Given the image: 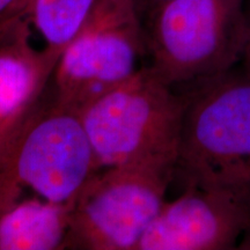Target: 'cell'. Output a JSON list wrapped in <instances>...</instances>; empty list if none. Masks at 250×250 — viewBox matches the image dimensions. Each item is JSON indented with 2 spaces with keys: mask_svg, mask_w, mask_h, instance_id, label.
Returning <instances> with one entry per match:
<instances>
[{
  "mask_svg": "<svg viewBox=\"0 0 250 250\" xmlns=\"http://www.w3.org/2000/svg\"><path fill=\"white\" fill-rule=\"evenodd\" d=\"M27 12L0 24V152L45 93L59 55L36 49Z\"/></svg>",
  "mask_w": 250,
  "mask_h": 250,
  "instance_id": "obj_8",
  "label": "cell"
},
{
  "mask_svg": "<svg viewBox=\"0 0 250 250\" xmlns=\"http://www.w3.org/2000/svg\"><path fill=\"white\" fill-rule=\"evenodd\" d=\"M176 89L186 105L174 180L184 188L250 184V77L234 67Z\"/></svg>",
  "mask_w": 250,
  "mask_h": 250,
  "instance_id": "obj_3",
  "label": "cell"
},
{
  "mask_svg": "<svg viewBox=\"0 0 250 250\" xmlns=\"http://www.w3.org/2000/svg\"><path fill=\"white\" fill-rule=\"evenodd\" d=\"M100 169L80 112L58 102L49 85L0 152V211L26 188L73 205Z\"/></svg>",
  "mask_w": 250,
  "mask_h": 250,
  "instance_id": "obj_1",
  "label": "cell"
},
{
  "mask_svg": "<svg viewBox=\"0 0 250 250\" xmlns=\"http://www.w3.org/2000/svg\"><path fill=\"white\" fill-rule=\"evenodd\" d=\"M30 0H0V24L14 15L28 12Z\"/></svg>",
  "mask_w": 250,
  "mask_h": 250,
  "instance_id": "obj_11",
  "label": "cell"
},
{
  "mask_svg": "<svg viewBox=\"0 0 250 250\" xmlns=\"http://www.w3.org/2000/svg\"><path fill=\"white\" fill-rule=\"evenodd\" d=\"M96 0H30L28 19L44 42L61 56L85 23Z\"/></svg>",
  "mask_w": 250,
  "mask_h": 250,
  "instance_id": "obj_10",
  "label": "cell"
},
{
  "mask_svg": "<svg viewBox=\"0 0 250 250\" xmlns=\"http://www.w3.org/2000/svg\"><path fill=\"white\" fill-rule=\"evenodd\" d=\"M173 180L151 166L98 170L72 205L65 249L136 250Z\"/></svg>",
  "mask_w": 250,
  "mask_h": 250,
  "instance_id": "obj_6",
  "label": "cell"
},
{
  "mask_svg": "<svg viewBox=\"0 0 250 250\" xmlns=\"http://www.w3.org/2000/svg\"><path fill=\"white\" fill-rule=\"evenodd\" d=\"M184 96L148 66L100 96L80 116L100 168L151 166L174 175Z\"/></svg>",
  "mask_w": 250,
  "mask_h": 250,
  "instance_id": "obj_2",
  "label": "cell"
},
{
  "mask_svg": "<svg viewBox=\"0 0 250 250\" xmlns=\"http://www.w3.org/2000/svg\"><path fill=\"white\" fill-rule=\"evenodd\" d=\"M72 205L20 198L0 211V250H62Z\"/></svg>",
  "mask_w": 250,
  "mask_h": 250,
  "instance_id": "obj_9",
  "label": "cell"
},
{
  "mask_svg": "<svg viewBox=\"0 0 250 250\" xmlns=\"http://www.w3.org/2000/svg\"><path fill=\"white\" fill-rule=\"evenodd\" d=\"M144 55L145 33L136 0H96L59 56L50 87L58 102L80 112L136 73Z\"/></svg>",
  "mask_w": 250,
  "mask_h": 250,
  "instance_id": "obj_5",
  "label": "cell"
},
{
  "mask_svg": "<svg viewBox=\"0 0 250 250\" xmlns=\"http://www.w3.org/2000/svg\"><path fill=\"white\" fill-rule=\"evenodd\" d=\"M168 1V0H136L137 6H138V9L140 14L146 15L148 12H151L153 8L158 7L159 5L164 4V2Z\"/></svg>",
  "mask_w": 250,
  "mask_h": 250,
  "instance_id": "obj_13",
  "label": "cell"
},
{
  "mask_svg": "<svg viewBox=\"0 0 250 250\" xmlns=\"http://www.w3.org/2000/svg\"><path fill=\"white\" fill-rule=\"evenodd\" d=\"M146 17L147 66L174 88L220 76L242 61L243 0H168Z\"/></svg>",
  "mask_w": 250,
  "mask_h": 250,
  "instance_id": "obj_4",
  "label": "cell"
},
{
  "mask_svg": "<svg viewBox=\"0 0 250 250\" xmlns=\"http://www.w3.org/2000/svg\"><path fill=\"white\" fill-rule=\"evenodd\" d=\"M241 64L243 71L250 77V11L248 12V33H247L245 51H243Z\"/></svg>",
  "mask_w": 250,
  "mask_h": 250,
  "instance_id": "obj_12",
  "label": "cell"
},
{
  "mask_svg": "<svg viewBox=\"0 0 250 250\" xmlns=\"http://www.w3.org/2000/svg\"><path fill=\"white\" fill-rule=\"evenodd\" d=\"M250 228V184L186 187L165 202L136 250L236 249Z\"/></svg>",
  "mask_w": 250,
  "mask_h": 250,
  "instance_id": "obj_7",
  "label": "cell"
}]
</instances>
